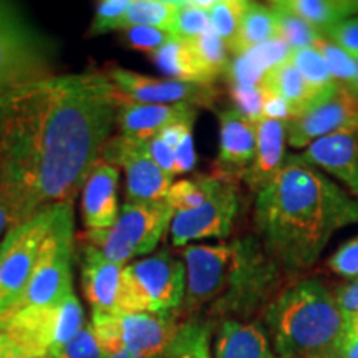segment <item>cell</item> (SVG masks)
Returning a JSON list of instances; mask_svg holds the SVG:
<instances>
[{"instance_id": "1", "label": "cell", "mask_w": 358, "mask_h": 358, "mask_svg": "<svg viewBox=\"0 0 358 358\" xmlns=\"http://www.w3.org/2000/svg\"><path fill=\"white\" fill-rule=\"evenodd\" d=\"M122 100L98 71L48 75L0 93V201L12 229L73 204L101 159Z\"/></svg>"}, {"instance_id": "2", "label": "cell", "mask_w": 358, "mask_h": 358, "mask_svg": "<svg viewBox=\"0 0 358 358\" xmlns=\"http://www.w3.org/2000/svg\"><path fill=\"white\" fill-rule=\"evenodd\" d=\"M353 224H358V199L302 155L287 156L277 176L256 194V236L289 275L315 266L335 232Z\"/></svg>"}, {"instance_id": "3", "label": "cell", "mask_w": 358, "mask_h": 358, "mask_svg": "<svg viewBox=\"0 0 358 358\" xmlns=\"http://www.w3.org/2000/svg\"><path fill=\"white\" fill-rule=\"evenodd\" d=\"M264 330L275 358H337L345 337L335 292L319 279L282 289L264 308Z\"/></svg>"}, {"instance_id": "4", "label": "cell", "mask_w": 358, "mask_h": 358, "mask_svg": "<svg viewBox=\"0 0 358 358\" xmlns=\"http://www.w3.org/2000/svg\"><path fill=\"white\" fill-rule=\"evenodd\" d=\"M234 261L227 279L226 290L214 302V310L221 315H239L245 319L250 312L266 308L280 292L285 277H290L264 250L254 234L237 237Z\"/></svg>"}, {"instance_id": "5", "label": "cell", "mask_w": 358, "mask_h": 358, "mask_svg": "<svg viewBox=\"0 0 358 358\" xmlns=\"http://www.w3.org/2000/svg\"><path fill=\"white\" fill-rule=\"evenodd\" d=\"M73 204H60L50 231L40 248L37 264L24 295L12 308L55 307L73 292Z\"/></svg>"}, {"instance_id": "6", "label": "cell", "mask_w": 358, "mask_h": 358, "mask_svg": "<svg viewBox=\"0 0 358 358\" xmlns=\"http://www.w3.org/2000/svg\"><path fill=\"white\" fill-rule=\"evenodd\" d=\"M185 262L169 250L127 264L122 272L118 310L133 313L178 312L185 297Z\"/></svg>"}, {"instance_id": "7", "label": "cell", "mask_w": 358, "mask_h": 358, "mask_svg": "<svg viewBox=\"0 0 358 358\" xmlns=\"http://www.w3.org/2000/svg\"><path fill=\"white\" fill-rule=\"evenodd\" d=\"M173 208L163 201L129 203L120 208L118 219L110 229L87 231L83 243L95 245L108 261L127 266L129 259L150 254L171 226Z\"/></svg>"}, {"instance_id": "8", "label": "cell", "mask_w": 358, "mask_h": 358, "mask_svg": "<svg viewBox=\"0 0 358 358\" xmlns=\"http://www.w3.org/2000/svg\"><path fill=\"white\" fill-rule=\"evenodd\" d=\"M83 325V307L75 290L60 306L12 308L0 317V332L35 358H57Z\"/></svg>"}, {"instance_id": "9", "label": "cell", "mask_w": 358, "mask_h": 358, "mask_svg": "<svg viewBox=\"0 0 358 358\" xmlns=\"http://www.w3.org/2000/svg\"><path fill=\"white\" fill-rule=\"evenodd\" d=\"M178 312L92 313V327L100 350L124 348L146 358H163L179 329Z\"/></svg>"}, {"instance_id": "10", "label": "cell", "mask_w": 358, "mask_h": 358, "mask_svg": "<svg viewBox=\"0 0 358 358\" xmlns=\"http://www.w3.org/2000/svg\"><path fill=\"white\" fill-rule=\"evenodd\" d=\"M57 208L45 209L8 231L0 241V317L17 306L29 284L40 248L50 231Z\"/></svg>"}, {"instance_id": "11", "label": "cell", "mask_w": 358, "mask_h": 358, "mask_svg": "<svg viewBox=\"0 0 358 358\" xmlns=\"http://www.w3.org/2000/svg\"><path fill=\"white\" fill-rule=\"evenodd\" d=\"M241 204L243 198L237 181L219 176L216 187L199 208L174 213L169 226L173 245L182 248L191 241L229 237L239 216Z\"/></svg>"}, {"instance_id": "12", "label": "cell", "mask_w": 358, "mask_h": 358, "mask_svg": "<svg viewBox=\"0 0 358 358\" xmlns=\"http://www.w3.org/2000/svg\"><path fill=\"white\" fill-rule=\"evenodd\" d=\"M181 257L185 259L186 287L178 312L194 315L208 303L216 302L226 290L234 261V243L186 245Z\"/></svg>"}, {"instance_id": "13", "label": "cell", "mask_w": 358, "mask_h": 358, "mask_svg": "<svg viewBox=\"0 0 358 358\" xmlns=\"http://www.w3.org/2000/svg\"><path fill=\"white\" fill-rule=\"evenodd\" d=\"M48 47L19 17L0 24V93L48 77Z\"/></svg>"}, {"instance_id": "14", "label": "cell", "mask_w": 358, "mask_h": 358, "mask_svg": "<svg viewBox=\"0 0 358 358\" xmlns=\"http://www.w3.org/2000/svg\"><path fill=\"white\" fill-rule=\"evenodd\" d=\"M115 88L124 100L150 105H174V103H191L198 108H213L221 96L214 85L186 83L176 80H159L138 71L113 66L106 71Z\"/></svg>"}, {"instance_id": "15", "label": "cell", "mask_w": 358, "mask_h": 358, "mask_svg": "<svg viewBox=\"0 0 358 358\" xmlns=\"http://www.w3.org/2000/svg\"><path fill=\"white\" fill-rule=\"evenodd\" d=\"M101 159L113 166H122L127 174V201L151 203L166 199L173 176L163 171L146 155L143 141H134L120 134L110 138L103 148Z\"/></svg>"}, {"instance_id": "16", "label": "cell", "mask_w": 358, "mask_h": 358, "mask_svg": "<svg viewBox=\"0 0 358 358\" xmlns=\"http://www.w3.org/2000/svg\"><path fill=\"white\" fill-rule=\"evenodd\" d=\"M358 123V95L340 87L319 106L285 123L287 141L294 148H308L320 138Z\"/></svg>"}, {"instance_id": "17", "label": "cell", "mask_w": 358, "mask_h": 358, "mask_svg": "<svg viewBox=\"0 0 358 358\" xmlns=\"http://www.w3.org/2000/svg\"><path fill=\"white\" fill-rule=\"evenodd\" d=\"M219 155L216 176L241 181L256 155V123L249 122L234 106L217 111Z\"/></svg>"}, {"instance_id": "18", "label": "cell", "mask_w": 358, "mask_h": 358, "mask_svg": "<svg viewBox=\"0 0 358 358\" xmlns=\"http://www.w3.org/2000/svg\"><path fill=\"white\" fill-rule=\"evenodd\" d=\"M302 158L337 178L358 199V123L312 143Z\"/></svg>"}, {"instance_id": "19", "label": "cell", "mask_w": 358, "mask_h": 358, "mask_svg": "<svg viewBox=\"0 0 358 358\" xmlns=\"http://www.w3.org/2000/svg\"><path fill=\"white\" fill-rule=\"evenodd\" d=\"M123 98V96H122ZM198 118V106L191 103L174 105H150L122 100L116 115V124L122 136L134 141H148L158 136L164 128L176 123H194Z\"/></svg>"}, {"instance_id": "20", "label": "cell", "mask_w": 358, "mask_h": 358, "mask_svg": "<svg viewBox=\"0 0 358 358\" xmlns=\"http://www.w3.org/2000/svg\"><path fill=\"white\" fill-rule=\"evenodd\" d=\"M123 264L111 262L95 245L83 243L80 252V282L92 313L118 310Z\"/></svg>"}, {"instance_id": "21", "label": "cell", "mask_w": 358, "mask_h": 358, "mask_svg": "<svg viewBox=\"0 0 358 358\" xmlns=\"http://www.w3.org/2000/svg\"><path fill=\"white\" fill-rule=\"evenodd\" d=\"M120 171L100 159L82 187V219L87 231L110 229L120 214Z\"/></svg>"}, {"instance_id": "22", "label": "cell", "mask_w": 358, "mask_h": 358, "mask_svg": "<svg viewBox=\"0 0 358 358\" xmlns=\"http://www.w3.org/2000/svg\"><path fill=\"white\" fill-rule=\"evenodd\" d=\"M256 155L243 176L248 189L254 194L264 189L284 166L287 143L285 123L280 120L264 116L256 123Z\"/></svg>"}, {"instance_id": "23", "label": "cell", "mask_w": 358, "mask_h": 358, "mask_svg": "<svg viewBox=\"0 0 358 358\" xmlns=\"http://www.w3.org/2000/svg\"><path fill=\"white\" fill-rule=\"evenodd\" d=\"M216 358H275L266 330L256 322L226 319L214 342Z\"/></svg>"}, {"instance_id": "24", "label": "cell", "mask_w": 358, "mask_h": 358, "mask_svg": "<svg viewBox=\"0 0 358 358\" xmlns=\"http://www.w3.org/2000/svg\"><path fill=\"white\" fill-rule=\"evenodd\" d=\"M259 87L268 95H274L287 103L290 108V120L319 106L315 93L299 73V70L290 64L289 55L264 71L259 80Z\"/></svg>"}, {"instance_id": "25", "label": "cell", "mask_w": 358, "mask_h": 358, "mask_svg": "<svg viewBox=\"0 0 358 358\" xmlns=\"http://www.w3.org/2000/svg\"><path fill=\"white\" fill-rule=\"evenodd\" d=\"M151 58H153L155 65L164 75H168L169 80L201 85L216 83V80L209 75V71L201 65L194 50L186 40L174 37L166 45H163L159 50H156Z\"/></svg>"}, {"instance_id": "26", "label": "cell", "mask_w": 358, "mask_h": 358, "mask_svg": "<svg viewBox=\"0 0 358 358\" xmlns=\"http://www.w3.org/2000/svg\"><path fill=\"white\" fill-rule=\"evenodd\" d=\"M274 40H277V37L272 8L262 6V3L248 2L239 24V32H237L234 42L227 47V50L237 58L256 50L261 45L274 42Z\"/></svg>"}, {"instance_id": "27", "label": "cell", "mask_w": 358, "mask_h": 358, "mask_svg": "<svg viewBox=\"0 0 358 358\" xmlns=\"http://www.w3.org/2000/svg\"><path fill=\"white\" fill-rule=\"evenodd\" d=\"M282 6L306 20L322 35L358 13V0H280Z\"/></svg>"}, {"instance_id": "28", "label": "cell", "mask_w": 358, "mask_h": 358, "mask_svg": "<svg viewBox=\"0 0 358 358\" xmlns=\"http://www.w3.org/2000/svg\"><path fill=\"white\" fill-rule=\"evenodd\" d=\"M289 60L308 83L312 92L315 93L319 105L337 93L340 85L335 82L324 57H322V53L317 48L308 47L299 48V50H290Z\"/></svg>"}, {"instance_id": "29", "label": "cell", "mask_w": 358, "mask_h": 358, "mask_svg": "<svg viewBox=\"0 0 358 358\" xmlns=\"http://www.w3.org/2000/svg\"><path fill=\"white\" fill-rule=\"evenodd\" d=\"M163 358H213L211 325L198 317L179 324Z\"/></svg>"}, {"instance_id": "30", "label": "cell", "mask_w": 358, "mask_h": 358, "mask_svg": "<svg viewBox=\"0 0 358 358\" xmlns=\"http://www.w3.org/2000/svg\"><path fill=\"white\" fill-rule=\"evenodd\" d=\"M268 7L272 8L275 22V37L279 42L285 43L289 50H299V48H308L317 43L322 35L313 27L302 20L301 17L290 12L282 2H271Z\"/></svg>"}, {"instance_id": "31", "label": "cell", "mask_w": 358, "mask_h": 358, "mask_svg": "<svg viewBox=\"0 0 358 358\" xmlns=\"http://www.w3.org/2000/svg\"><path fill=\"white\" fill-rule=\"evenodd\" d=\"M176 13L178 2L171 0H131L124 15V29L153 27L171 34Z\"/></svg>"}, {"instance_id": "32", "label": "cell", "mask_w": 358, "mask_h": 358, "mask_svg": "<svg viewBox=\"0 0 358 358\" xmlns=\"http://www.w3.org/2000/svg\"><path fill=\"white\" fill-rule=\"evenodd\" d=\"M219 181L216 174H199L191 179H181L173 182L169 187L166 203L171 206L174 213L189 211V209L199 208L206 199L209 198L214 187Z\"/></svg>"}, {"instance_id": "33", "label": "cell", "mask_w": 358, "mask_h": 358, "mask_svg": "<svg viewBox=\"0 0 358 358\" xmlns=\"http://www.w3.org/2000/svg\"><path fill=\"white\" fill-rule=\"evenodd\" d=\"M189 45L201 65L209 71L214 80H217L221 75H226L231 65L229 50H227L226 42L214 32L211 27L198 38L189 40Z\"/></svg>"}, {"instance_id": "34", "label": "cell", "mask_w": 358, "mask_h": 358, "mask_svg": "<svg viewBox=\"0 0 358 358\" xmlns=\"http://www.w3.org/2000/svg\"><path fill=\"white\" fill-rule=\"evenodd\" d=\"M313 48H317V50L322 53V57H324L325 64L329 66L335 82H337L340 87L350 90V92L358 95V75L350 53H347L343 48H340L338 45H335L334 42H330V40H327L324 37L317 40Z\"/></svg>"}, {"instance_id": "35", "label": "cell", "mask_w": 358, "mask_h": 358, "mask_svg": "<svg viewBox=\"0 0 358 358\" xmlns=\"http://www.w3.org/2000/svg\"><path fill=\"white\" fill-rule=\"evenodd\" d=\"M248 7L245 0H219L209 10L211 29L226 42L227 47L234 42L243 13Z\"/></svg>"}, {"instance_id": "36", "label": "cell", "mask_w": 358, "mask_h": 358, "mask_svg": "<svg viewBox=\"0 0 358 358\" xmlns=\"http://www.w3.org/2000/svg\"><path fill=\"white\" fill-rule=\"evenodd\" d=\"M209 27H211V22H209L208 10L196 7L192 0L191 2H178V13L176 19H174L171 35L179 40L189 42V40L203 35Z\"/></svg>"}, {"instance_id": "37", "label": "cell", "mask_w": 358, "mask_h": 358, "mask_svg": "<svg viewBox=\"0 0 358 358\" xmlns=\"http://www.w3.org/2000/svg\"><path fill=\"white\" fill-rule=\"evenodd\" d=\"M131 0H103L98 3L88 34L92 37L124 29V15Z\"/></svg>"}, {"instance_id": "38", "label": "cell", "mask_w": 358, "mask_h": 358, "mask_svg": "<svg viewBox=\"0 0 358 358\" xmlns=\"http://www.w3.org/2000/svg\"><path fill=\"white\" fill-rule=\"evenodd\" d=\"M227 93L232 100V106L249 122L257 123L264 118V92L259 85L243 87V85L227 83Z\"/></svg>"}, {"instance_id": "39", "label": "cell", "mask_w": 358, "mask_h": 358, "mask_svg": "<svg viewBox=\"0 0 358 358\" xmlns=\"http://www.w3.org/2000/svg\"><path fill=\"white\" fill-rule=\"evenodd\" d=\"M124 40L134 50H140L153 55L163 45L174 38V35L164 32V30L153 29V27H129L124 29Z\"/></svg>"}, {"instance_id": "40", "label": "cell", "mask_w": 358, "mask_h": 358, "mask_svg": "<svg viewBox=\"0 0 358 358\" xmlns=\"http://www.w3.org/2000/svg\"><path fill=\"white\" fill-rule=\"evenodd\" d=\"M335 299L342 312L345 337L358 335V279L335 290Z\"/></svg>"}, {"instance_id": "41", "label": "cell", "mask_w": 358, "mask_h": 358, "mask_svg": "<svg viewBox=\"0 0 358 358\" xmlns=\"http://www.w3.org/2000/svg\"><path fill=\"white\" fill-rule=\"evenodd\" d=\"M57 358H101L92 322H85L82 330L62 348Z\"/></svg>"}, {"instance_id": "42", "label": "cell", "mask_w": 358, "mask_h": 358, "mask_svg": "<svg viewBox=\"0 0 358 358\" xmlns=\"http://www.w3.org/2000/svg\"><path fill=\"white\" fill-rule=\"evenodd\" d=\"M330 271L340 277L358 279V237H353L327 261Z\"/></svg>"}, {"instance_id": "43", "label": "cell", "mask_w": 358, "mask_h": 358, "mask_svg": "<svg viewBox=\"0 0 358 358\" xmlns=\"http://www.w3.org/2000/svg\"><path fill=\"white\" fill-rule=\"evenodd\" d=\"M322 37L338 45L350 55H358V17L330 27L325 32H322Z\"/></svg>"}, {"instance_id": "44", "label": "cell", "mask_w": 358, "mask_h": 358, "mask_svg": "<svg viewBox=\"0 0 358 358\" xmlns=\"http://www.w3.org/2000/svg\"><path fill=\"white\" fill-rule=\"evenodd\" d=\"M143 146H145L146 155L150 156L163 171H166L169 176L173 178L176 176V171H174V153L166 143L159 140L158 136H155L151 138V140L143 141Z\"/></svg>"}, {"instance_id": "45", "label": "cell", "mask_w": 358, "mask_h": 358, "mask_svg": "<svg viewBox=\"0 0 358 358\" xmlns=\"http://www.w3.org/2000/svg\"><path fill=\"white\" fill-rule=\"evenodd\" d=\"M174 153V171L182 174L191 171L196 164V151L192 143V133H187L181 143L173 150Z\"/></svg>"}, {"instance_id": "46", "label": "cell", "mask_w": 358, "mask_h": 358, "mask_svg": "<svg viewBox=\"0 0 358 358\" xmlns=\"http://www.w3.org/2000/svg\"><path fill=\"white\" fill-rule=\"evenodd\" d=\"M192 127H194V123H176V124H171V127L164 128L163 131L158 134L159 140H163L166 145L174 150L179 143H181L182 138L186 136L187 133H192Z\"/></svg>"}, {"instance_id": "47", "label": "cell", "mask_w": 358, "mask_h": 358, "mask_svg": "<svg viewBox=\"0 0 358 358\" xmlns=\"http://www.w3.org/2000/svg\"><path fill=\"white\" fill-rule=\"evenodd\" d=\"M0 358H35L27 353L19 343H15L8 335L0 332Z\"/></svg>"}, {"instance_id": "48", "label": "cell", "mask_w": 358, "mask_h": 358, "mask_svg": "<svg viewBox=\"0 0 358 358\" xmlns=\"http://www.w3.org/2000/svg\"><path fill=\"white\" fill-rule=\"evenodd\" d=\"M337 358H358V335L343 337L342 345L338 348Z\"/></svg>"}, {"instance_id": "49", "label": "cell", "mask_w": 358, "mask_h": 358, "mask_svg": "<svg viewBox=\"0 0 358 358\" xmlns=\"http://www.w3.org/2000/svg\"><path fill=\"white\" fill-rule=\"evenodd\" d=\"M101 358H146L138 355V353H133L129 350H124V348H110V350H100Z\"/></svg>"}, {"instance_id": "50", "label": "cell", "mask_w": 358, "mask_h": 358, "mask_svg": "<svg viewBox=\"0 0 358 358\" xmlns=\"http://www.w3.org/2000/svg\"><path fill=\"white\" fill-rule=\"evenodd\" d=\"M12 229V221H10V214H8V209L6 208V204L0 201V237H6L8 231Z\"/></svg>"}, {"instance_id": "51", "label": "cell", "mask_w": 358, "mask_h": 358, "mask_svg": "<svg viewBox=\"0 0 358 358\" xmlns=\"http://www.w3.org/2000/svg\"><path fill=\"white\" fill-rule=\"evenodd\" d=\"M15 15V10H13V7L10 6V3H2L0 2V24L6 20H10L13 19Z\"/></svg>"}, {"instance_id": "52", "label": "cell", "mask_w": 358, "mask_h": 358, "mask_svg": "<svg viewBox=\"0 0 358 358\" xmlns=\"http://www.w3.org/2000/svg\"><path fill=\"white\" fill-rule=\"evenodd\" d=\"M353 58V64H355V69H357V75H358V55H352Z\"/></svg>"}]
</instances>
